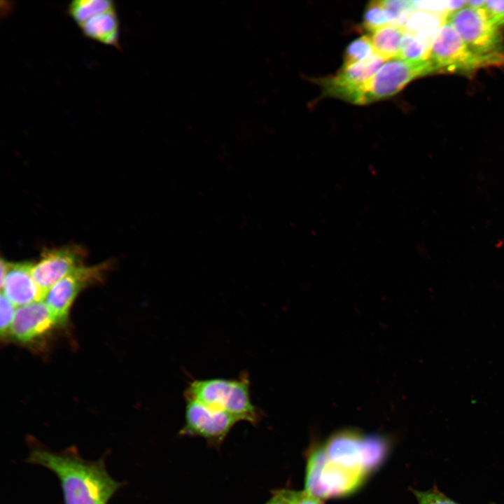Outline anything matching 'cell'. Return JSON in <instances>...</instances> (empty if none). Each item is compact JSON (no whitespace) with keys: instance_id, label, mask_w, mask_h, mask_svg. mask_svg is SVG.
I'll list each match as a JSON object with an SVG mask.
<instances>
[{"instance_id":"30bf717a","label":"cell","mask_w":504,"mask_h":504,"mask_svg":"<svg viewBox=\"0 0 504 504\" xmlns=\"http://www.w3.org/2000/svg\"><path fill=\"white\" fill-rule=\"evenodd\" d=\"M386 62L374 53L370 57L341 69L319 80L325 95L358 104L360 86Z\"/></svg>"},{"instance_id":"4fadbf2b","label":"cell","mask_w":504,"mask_h":504,"mask_svg":"<svg viewBox=\"0 0 504 504\" xmlns=\"http://www.w3.org/2000/svg\"><path fill=\"white\" fill-rule=\"evenodd\" d=\"M34 265L30 262H7L6 272L1 282V293L15 307L42 300L32 275Z\"/></svg>"},{"instance_id":"603a6c76","label":"cell","mask_w":504,"mask_h":504,"mask_svg":"<svg viewBox=\"0 0 504 504\" xmlns=\"http://www.w3.org/2000/svg\"><path fill=\"white\" fill-rule=\"evenodd\" d=\"M484 7L498 27L504 25V1H485Z\"/></svg>"},{"instance_id":"e0dca14e","label":"cell","mask_w":504,"mask_h":504,"mask_svg":"<svg viewBox=\"0 0 504 504\" xmlns=\"http://www.w3.org/2000/svg\"><path fill=\"white\" fill-rule=\"evenodd\" d=\"M374 54L371 38L363 35L352 41L346 48L342 67H346L364 60Z\"/></svg>"},{"instance_id":"44dd1931","label":"cell","mask_w":504,"mask_h":504,"mask_svg":"<svg viewBox=\"0 0 504 504\" xmlns=\"http://www.w3.org/2000/svg\"><path fill=\"white\" fill-rule=\"evenodd\" d=\"M413 493L419 504H460L447 496L436 486L427 491L413 490Z\"/></svg>"},{"instance_id":"7c38bea8","label":"cell","mask_w":504,"mask_h":504,"mask_svg":"<svg viewBox=\"0 0 504 504\" xmlns=\"http://www.w3.org/2000/svg\"><path fill=\"white\" fill-rule=\"evenodd\" d=\"M57 325L43 300L19 307L15 313L9 333L16 340L31 342Z\"/></svg>"},{"instance_id":"cb8c5ba5","label":"cell","mask_w":504,"mask_h":504,"mask_svg":"<svg viewBox=\"0 0 504 504\" xmlns=\"http://www.w3.org/2000/svg\"><path fill=\"white\" fill-rule=\"evenodd\" d=\"M293 491L281 489L275 491L272 496L264 504H293Z\"/></svg>"},{"instance_id":"8992f818","label":"cell","mask_w":504,"mask_h":504,"mask_svg":"<svg viewBox=\"0 0 504 504\" xmlns=\"http://www.w3.org/2000/svg\"><path fill=\"white\" fill-rule=\"evenodd\" d=\"M364 477L330 461L325 447H319L309 457L304 491L319 500L341 496L356 489Z\"/></svg>"},{"instance_id":"5bb4252c","label":"cell","mask_w":504,"mask_h":504,"mask_svg":"<svg viewBox=\"0 0 504 504\" xmlns=\"http://www.w3.org/2000/svg\"><path fill=\"white\" fill-rule=\"evenodd\" d=\"M88 38L120 48L119 20L115 8L99 13L80 26Z\"/></svg>"},{"instance_id":"d6986e66","label":"cell","mask_w":504,"mask_h":504,"mask_svg":"<svg viewBox=\"0 0 504 504\" xmlns=\"http://www.w3.org/2000/svg\"><path fill=\"white\" fill-rule=\"evenodd\" d=\"M391 23L384 8L382 1H370L364 11L363 26L367 31H373Z\"/></svg>"},{"instance_id":"ba28073f","label":"cell","mask_w":504,"mask_h":504,"mask_svg":"<svg viewBox=\"0 0 504 504\" xmlns=\"http://www.w3.org/2000/svg\"><path fill=\"white\" fill-rule=\"evenodd\" d=\"M185 423L181 435L200 437L208 442L219 444L239 420L218 409L192 398H185Z\"/></svg>"},{"instance_id":"6da1fadb","label":"cell","mask_w":504,"mask_h":504,"mask_svg":"<svg viewBox=\"0 0 504 504\" xmlns=\"http://www.w3.org/2000/svg\"><path fill=\"white\" fill-rule=\"evenodd\" d=\"M28 461L56 475L64 504H107L121 485L108 473L103 460H85L73 448L55 452L34 447Z\"/></svg>"},{"instance_id":"3957f363","label":"cell","mask_w":504,"mask_h":504,"mask_svg":"<svg viewBox=\"0 0 504 504\" xmlns=\"http://www.w3.org/2000/svg\"><path fill=\"white\" fill-rule=\"evenodd\" d=\"M428 59L433 73L471 76L482 67L504 66V52L489 55L474 52L448 22H444L438 30Z\"/></svg>"},{"instance_id":"7a4b0ae2","label":"cell","mask_w":504,"mask_h":504,"mask_svg":"<svg viewBox=\"0 0 504 504\" xmlns=\"http://www.w3.org/2000/svg\"><path fill=\"white\" fill-rule=\"evenodd\" d=\"M185 398L224 411L238 419L257 424L261 414L251 401L250 382L246 374L238 379L208 378L189 383Z\"/></svg>"},{"instance_id":"52a82bcc","label":"cell","mask_w":504,"mask_h":504,"mask_svg":"<svg viewBox=\"0 0 504 504\" xmlns=\"http://www.w3.org/2000/svg\"><path fill=\"white\" fill-rule=\"evenodd\" d=\"M433 73L428 59L403 60L392 59L360 88L358 104H367L388 98L409 83Z\"/></svg>"},{"instance_id":"d4e9b609","label":"cell","mask_w":504,"mask_h":504,"mask_svg":"<svg viewBox=\"0 0 504 504\" xmlns=\"http://www.w3.org/2000/svg\"><path fill=\"white\" fill-rule=\"evenodd\" d=\"M293 504H322L321 500L304 491H294L293 493Z\"/></svg>"},{"instance_id":"9a60e30c","label":"cell","mask_w":504,"mask_h":504,"mask_svg":"<svg viewBox=\"0 0 504 504\" xmlns=\"http://www.w3.org/2000/svg\"><path fill=\"white\" fill-rule=\"evenodd\" d=\"M406 33L405 26L390 24L372 33L374 53L385 61L396 58Z\"/></svg>"},{"instance_id":"ac0fdd59","label":"cell","mask_w":504,"mask_h":504,"mask_svg":"<svg viewBox=\"0 0 504 504\" xmlns=\"http://www.w3.org/2000/svg\"><path fill=\"white\" fill-rule=\"evenodd\" d=\"M430 47L406 31L400 51L394 59L403 60L428 59Z\"/></svg>"},{"instance_id":"ffe728a7","label":"cell","mask_w":504,"mask_h":504,"mask_svg":"<svg viewBox=\"0 0 504 504\" xmlns=\"http://www.w3.org/2000/svg\"><path fill=\"white\" fill-rule=\"evenodd\" d=\"M392 24L405 25L411 13L416 8L413 1L405 0H386L382 1Z\"/></svg>"},{"instance_id":"8fae6325","label":"cell","mask_w":504,"mask_h":504,"mask_svg":"<svg viewBox=\"0 0 504 504\" xmlns=\"http://www.w3.org/2000/svg\"><path fill=\"white\" fill-rule=\"evenodd\" d=\"M84 252L78 246L55 248L43 253L34 265L32 275L43 300L48 292L60 280L83 266Z\"/></svg>"},{"instance_id":"5b68a950","label":"cell","mask_w":504,"mask_h":504,"mask_svg":"<svg viewBox=\"0 0 504 504\" xmlns=\"http://www.w3.org/2000/svg\"><path fill=\"white\" fill-rule=\"evenodd\" d=\"M451 24L474 52L489 55L504 52L502 34L484 7L465 6L447 13Z\"/></svg>"},{"instance_id":"277c9868","label":"cell","mask_w":504,"mask_h":504,"mask_svg":"<svg viewBox=\"0 0 504 504\" xmlns=\"http://www.w3.org/2000/svg\"><path fill=\"white\" fill-rule=\"evenodd\" d=\"M385 442L380 437L345 431L331 438L324 447L330 461L365 476L384 459Z\"/></svg>"},{"instance_id":"7402d4cb","label":"cell","mask_w":504,"mask_h":504,"mask_svg":"<svg viewBox=\"0 0 504 504\" xmlns=\"http://www.w3.org/2000/svg\"><path fill=\"white\" fill-rule=\"evenodd\" d=\"M1 323L0 330L2 336L9 333L12 322L14 318L16 307L4 293H1Z\"/></svg>"},{"instance_id":"2e32d148","label":"cell","mask_w":504,"mask_h":504,"mask_svg":"<svg viewBox=\"0 0 504 504\" xmlns=\"http://www.w3.org/2000/svg\"><path fill=\"white\" fill-rule=\"evenodd\" d=\"M115 8L113 1L109 0H76L68 6L69 15L80 27L94 15Z\"/></svg>"},{"instance_id":"9c48e42d","label":"cell","mask_w":504,"mask_h":504,"mask_svg":"<svg viewBox=\"0 0 504 504\" xmlns=\"http://www.w3.org/2000/svg\"><path fill=\"white\" fill-rule=\"evenodd\" d=\"M107 264L91 267L80 266L57 282L46 295L43 301L57 325L64 324L75 298L85 286L101 280Z\"/></svg>"}]
</instances>
